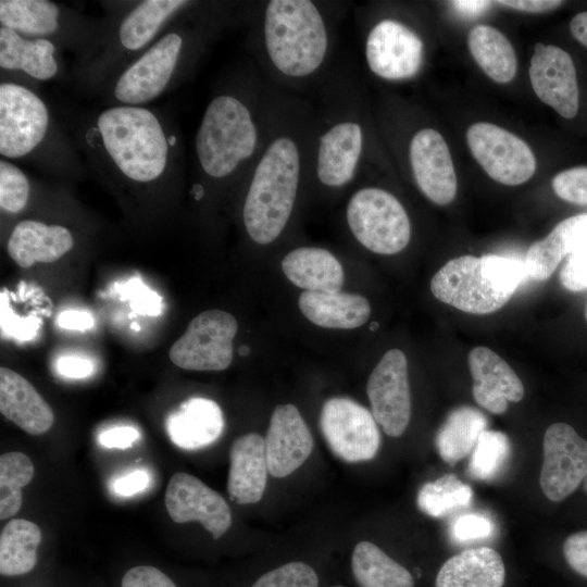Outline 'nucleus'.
I'll use <instances>...</instances> for the list:
<instances>
[{
  "label": "nucleus",
  "instance_id": "nucleus-6",
  "mask_svg": "<svg viewBox=\"0 0 587 587\" xmlns=\"http://www.w3.org/2000/svg\"><path fill=\"white\" fill-rule=\"evenodd\" d=\"M307 98L314 104L308 185L346 189L366 171L371 136L355 76L334 67Z\"/></svg>",
  "mask_w": 587,
  "mask_h": 587
},
{
  "label": "nucleus",
  "instance_id": "nucleus-36",
  "mask_svg": "<svg viewBox=\"0 0 587 587\" xmlns=\"http://www.w3.org/2000/svg\"><path fill=\"white\" fill-rule=\"evenodd\" d=\"M473 490L453 474H446L436 480L425 483L416 497L417 508L432 517H442L452 511L467 507Z\"/></svg>",
  "mask_w": 587,
  "mask_h": 587
},
{
  "label": "nucleus",
  "instance_id": "nucleus-42",
  "mask_svg": "<svg viewBox=\"0 0 587 587\" xmlns=\"http://www.w3.org/2000/svg\"><path fill=\"white\" fill-rule=\"evenodd\" d=\"M552 188L561 199L587 204V166H577L558 173L552 179Z\"/></svg>",
  "mask_w": 587,
  "mask_h": 587
},
{
  "label": "nucleus",
  "instance_id": "nucleus-48",
  "mask_svg": "<svg viewBox=\"0 0 587 587\" xmlns=\"http://www.w3.org/2000/svg\"><path fill=\"white\" fill-rule=\"evenodd\" d=\"M562 551L571 570L587 578V530L570 535L563 542Z\"/></svg>",
  "mask_w": 587,
  "mask_h": 587
},
{
  "label": "nucleus",
  "instance_id": "nucleus-12",
  "mask_svg": "<svg viewBox=\"0 0 587 587\" xmlns=\"http://www.w3.org/2000/svg\"><path fill=\"white\" fill-rule=\"evenodd\" d=\"M363 54L373 75L399 82L419 74L425 60V46L421 36L405 23L380 18L364 33Z\"/></svg>",
  "mask_w": 587,
  "mask_h": 587
},
{
  "label": "nucleus",
  "instance_id": "nucleus-28",
  "mask_svg": "<svg viewBox=\"0 0 587 587\" xmlns=\"http://www.w3.org/2000/svg\"><path fill=\"white\" fill-rule=\"evenodd\" d=\"M505 567L492 548L479 547L461 551L439 569L435 587H502Z\"/></svg>",
  "mask_w": 587,
  "mask_h": 587
},
{
  "label": "nucleus",
  "instance_id": "nucleus-47",
  "mask_svg": "<svg viewBox=\"0 0 587 587\" xmlns=\"http://www.w3.org/2000/svg\"><path fill=\"white\" fill-rule=\"evenodd\" d=\"M1 327L7 335L28 340L37 334L39 321L35 317H20L8 305L7 299L1 295Z\"/></svg>",
  "mask_w": 587,
  "mask_h": 587
},
{
  "label": "nucleus",
  "instance_id": "nucleus-25",
  "mask_svg": "<svg viewBox=\"0 0 587 587\" xmlns=\"http://www.w3.org/2000/svg\"><path fill=\"white\" fill-rule=\"evenodd\" d=\"M267 472L264 438L255 433L237 438L229 451V498L238 504L260 501L264 494Z\"/></svg>",
  "mask_w": 587,
  "mask_h": 587
},
{
  "label": "nucleus",
  "instance_id": "nucleus-27",
  "mask_svg": "<svg viewBox=\"0 0 587 587\" xmlns=\"http://www.w3.org/2000/svg\"><path fill=\"white\" fill-rule=\"evenodd\" d=\"M224 416L220 405L208 398L184 401L166 420L171 441L185 450L210 446L222 435Z\"/></svg>",
  "mask_w": 587,
  "mask_h": 587
},
{
  "label": "nucleus",
  "instance_id": "nucleus-14",
  "mask_svg": "<svg viewBox=\"0 0 587 587\" xmlns=\"http://www.w3.org/2000/svg\"><path fill=\"white\" fill-rule=\"evenodd\" d=\"M466 139L475 160L498 183L521 185L536 171V158L528 145L498 125L475 123L467 128Z\"/></svg>",
  "mask_w": 587,
  "mask_h": 587
},
{
  "label": "nucleus",
  "instance_id": "nucleus-35",
  "mask_svg": "<svg viewBox=\"0 0 587 587\" xmlns=\"http://www.w3.org/2000/svg\"><path fill=\"white\" fill-rule=\"evenodd\" d=\"M41 532L35 523L14 519L7 523L0 535V574L16 577L30 573L38 561L37 549Z\"/></svg>",
  "mask_w": 587,
  "mask_h": 587
},
{
  "label": "nucleus",
  "instance_id": "nucleus-46",
  "mask_svg": "<svg viewBox=\"0 0 587 587\" xmlns=\"http://www.w3.org/2000/svg\"><path fill=\"white\" fill-rule=\"evenodd\" d=\"M125 296L129 299L130 305L138 313L148 315H159L161 313V298L149 290L142 283L137 279H130L124 287Z\"/></svg>",
  "mask_w": 587,
  "mask_h": 587
},
{
  "label": "nucleus",
  "instance_id": "nucleus-7",
  "mask_svg": "<svg viewBox=\"0 0 587 587\" xmlns=\"http://www.w3.org/2000/svg\"><path fill=\"white\" fill-rule=\"evenodd\" d=\"M0 154L63 179H82L85 162L38 90L0 82Z\"/></svg>",
  "mask_w": 587,
  "mask_h": 587
},
{
  "label": "nucleus",
  "instance_id": "nucleus-34",
  "mask_svg": "<svg viewBox=\"0 0 587 587\" xmlns=\"http://www.w3.org/2000/svg\"><path fill=\"white\" fill-rule=\"evenodd\" d=\"M470 52L479 67L495 82H511L517 68V59L509 39L489 25H477L469 34Z\"/></svg>",
  "mask_w": 587,
  "mask_h": 587
},
{
  "label": "nucleus",
  "instance_id": "nucleus-54",
  "mask_svg": "<svg viewBox=\"0 0 587 587\" xmlns=\"http://www.w3.org/2000/svg\"><path fill=\"white\" fill-rule=\"evenodd\" d=\"M570 29L574 38L587 48V11L572 18Z\"/></svg>",
  "mask_w": 587,
  "mask_h": 587
},
{
  "label": "nucleus",
  "instance_id": "nucleus-29",
  "mask_svg": "<svg viewBox=\"0 0 587 587\" xmlns=\"http://www.w3.org/2000/svg\"><path fill=\"white\" fill-rule=\"evenodd\" d=\"M587 245V214L560 222L550 234L530 245L524 260L528 277L548 279L562 259Z\"/></svg>",
  "mask_w": 587,
  "mask_h": 587
},
{
  "label": "nucleus",
  "instance_id": "nucleus-45",
  "mask_svg": "<svg viewBox=\"0 0 587 587\" xmlns=\"http://www.w3.org/2000/svg\"><path fill=\"white\" fill-rule=\"evenodd\" d=\"M121 587H177L161 570L152 565H136L127 570Z\"/></svg>",
  "mask_w": 587,
  "mask_h": 587
},
{
  "label": "nucleus",
  "instance_id": "nucleus-20",
  "mask_svg": "<svg viewBox=\"0 0 587 587\" xmlns=\"http://www.w3.org/2000/svg\"><path fill=\"white\" fill-rule=\"evenodd\" d=\"M165 507L175 523L199 522L214 539L222 537L232 525V512L224 498L187 473L171 477Z\"/></svg>",
  "mask_w": 587,
  "mask_h": 587
},
{
  "label": "nucleus",
  "instance_id": "nucleus-53",
  "mask_svg": "<svg viewBox=\"0 0 587 587\" xmlns=\"http://www.w3.org/2000/svg\"><path fill=\"white\" fill-rule=\"evenodd\" d=\"M58 325L62 328L85 330L93 326L92 316L85 311L67 310L58 316Z\"/></svg>",
  "mask_w": 587,
  "mask_h": 587
},
{
  "label": "nucleus",
  "instance_id": "nucleus-5",
  "mask_svg": "<svg viewBox=\"0 0 587 587\" xmlns=\"http://www.w3.org/2000/svg\"><path fill=\"white\" fill-rule=\"evenodd\" d=\"M238 1H197L95 96L101 107H143L190 79L224 30L237 25Z\"/></svg>",
  "mask_w": 587,
  "mask_h": 587
},
{
  "label": "nucleus",
  "instance_id": "nucleus-51",
  "mask_svg": "<svg viewBox=\"0 0 587 587\" xmlns=\"http://www.w3.org/2000/svg\"><path fill=\"white\" fill-rule=\"evenodd\" d=\"M57 371L67 378H85L92 373L93 365L89 360L66 355L58 359Z\"/></svg>",
  "mask_w": 587,
  "mask_h": 587
},
{
  "label": "nucleus",
  "instance_id": "nucleus-58",
  "mask_svg": "<svg viewBox=\"0 0 587 587\" xmlns=\"http://www.w3.org/2000/svg\"><path fill=\"white\" fill-rule=\"evenodd\" d=\"M584 315H585V319L587 321V302H586V305H585Z\"/></svg>",
  "mask_w": 587,
  "mask_h": 587
},
{
  "label": "nucleus",
  "instance_id": "nucleus-19",
  "mask_svg": "<svg viewBox=\"0 0 587 587\" xmlns=\"http://www.w3.org/2000/svg\"><path fill=\"white\" fill-rule=\"evenodd\" d=\"M407 154L420 191L435 204H449L455 197L458 182L442 135L432 127L417 129L408 142Z\"/></svg>",
  "mask_w": 587,
  "mask_h": 587
},
{
  "label": "nucleus",
  "instance_id": "nucleus-13",
  "mask_svg": "<svg viewBox=\"0 0 587 587\" xmlns=\"http://www.w3.org/2000/svg\"><path fill=\"white\" fill-rule=\"evenodd\" d=\"M320 427L332 452L348 463L369 461L380 447V433L373 414L349 398L325 401Z\"/></svg>",
  "mask_w": 587,
  "mask_h": 587
},
{
  "label": "nucleus",
  "instance_id": "nucleus-50",
  "mask_svg": "<svg viewBox=\"0 0 587 587\" xmlns=\"http://www.w3.org/2000/svg\"><path fill=\"white\" fill-rule=\"evenodd\" d=\"M139 438V432L132 426H116L103 430L99 437V444L105 448L126 449Z\"/></svg>",
  "mask_w": 587,
  "mask_h": 587
},
{
  "label": "nucleus",
  "instance_id": "nucleus-44",
  "mask_svg": "<svg viewBox=\"0 0 587 587\" xmlns=\"http://www.w3.org/2000/svg\"><path fill=\"white\" fill-rule=\"evenodd\" d=\"M560 282L570 291H582L587 288V245L571 254L560 271Z\"/></svg>",
  "mask_w": 587,
  "mask_h": 587
},
{
  "label": "nucleus",
  "instance_id": "nucleus-2",
  "mask_svg": "<svg viewBox=\"0 0 587 587\" xmlns=\"http://www.w3.org/2000/svg\"><path fill=\"white\" fill-rule=\"evenodd\" d=\"M275 92L250 59L218 76L193 139L189 195L196 203L239 192L264 146Z\"/></svg>",
  "mask_w": 587,
  "mask_h": 587
},
{
  "label": "nucleus",
  "instance_id": "nucleus-22",
  "mask_svg": "<svg viewBox=\"0 0 587 587\" xmlns=\"http://www.w3.org/2000/svg\"><path fill=\"white\" fill-rule=\"evenodd\" d=\"M264 441L268 473L277 478L299 469L313 449L311 432L297 407L290 403L274 409Z\"/></svg>",
  "mask_w": 587,
  "mask_h": 587
},
{
  "label": "nucleus",
  "instance_id": "nucleus-52",
  "mask_svg": "<svg viewBox=\"0 0 587 587\" xmlns=\"http://www.w3.org/2000/svg\"><path fill=\"white\" fill-rule=\"evenodd\" d=\"M497 4L524 12L540 13L560 7L563 1L557 0H504L496 1Z\"/></svg>",
  "mask_w": 587,
  "mask_h": 587
},
{
  "label": "nucleus",
  "instance_id": "nucleus-4",
  "mask_svg": "<svg viewBox=\"0 0 587 587\" xmlns=\"http://www.w3.org/2000/svg\"><path fill=\"white\" fill-rule=\"evenodd\" d=\"M313 122L310 98L276 87L264 146L238 192L242 227L259 246L284 234L308 185Z\"/></svg>",
  "mask_w": 587,
  "mask_h": 587
},
{
  "label": "nucleus",
  "instance_id": "nucleus-23",
  "mask_svg": "<svg viewBox=\"0 0 587 587\" xmlns=\"http://www.w3.org/2000/svg\"><path fill=\"white\" fill-rule=\"evenodd\" d=\"M75 241L73 230L66 225L29 217L12 226L7 251L18 266L26 268L36 262L58 261L74 248Z\"/></svg>",
  "mask_w": 587,
  "mask_h": 587
},
{
  "label": "nucleus",
  "instance_id": "nucleus-39",
  "mask_svg": "<svg viewBox=\"0 0 587 587\" xmlns=\"http://www.w3.org/2000/svg\"><path fill=\"white\" fill-rule=\"evenodd\" d=\"M40 187L15 162L0 159V209L2 215H22Z\"/></svg>",
  "mask_w": 587,
  "mask_h": 587
},
{
  "label": "nucleus",
  "instance_id": "nucleus-1",
  "mask_svg": "<svg viewBox=\"0 0 587 587\" xmlns=\"http://www.w3.org/2000/svg\"><path fill=\"white\" fill-rule=\"evenodd\" d=\"M88 171L135 198L172 193L186 171L185 146L167 112L116 105L66 109L59 116Z\"/></svg>",
  "mask_w": 587,
  "mask_h": 587
},
{
  "label": "nucleus",
  "instance_id": "nucleus-33",
  "mask_svg": "<svg viewBox=\"0 0 587 587\" xmlns=\"http://www.w3.org/2000/svg\"><path fill=\"white\" fill-rule=\"evenodd\" d=\"M486 427L487 419L480 411L465 405L455 408L437 432L435 445L439 455L454 465L473 451Z\"/></svg>",
  "mask_w": 587,
  "mask_h": 587
},
{
  "label": "nucleus",
  "instance_id": "nucleus-59",
  "mask_svg": "<svg viewBox=\"0 0 587 587\" xmlns=\"http://www.w3.org/2000/svg\"><path fill=\"white\" fill-rule=\"evenodd\" d=\"M329 587H344L341 585H333V586H329Z\"/></svg>",
  "mask_w": 587,
  "mask_h": 587
},
{
  "label": "nucleus",
  "instance_id": "nucleus-43",
  "mask_svg": "<svg viewBox=\"0 0 587 587\" xmlns=\"http://www.w3.org/2000/svg\"><path fill=\"white\" fill-rule=\"evenodd\" d=\"M492 533V521L480 513L462 514L450 526V536L457 542L485 539L491 536Z\"/></svg>",
  "mask_w": 587,
  "mask_h": 587
},
{
  "label": "nucleus",
  "instance_id": "nucleus-18",
  "mask_svg": "<svg viewBox=\"0 0 587 587\" xmlns=\"http://www.w3.org/2000/svg\"><path fill=\"white\" fill-rule=\"evenodd\" d=\"M366 392L372 414L385 434L401 436L411 417L408 361L401 350L383 355L369 377Z\"/></svg>",
  "mask_w": 587,
  "mask_h": 587
},
{
  "label": "nucleus",
  "instance_id": "nucleus-26",
  "mask_svg": "<svg viewBox=\"0 0 587 587\" xmlns=\"http://www.w3.org/2000/svg\"><path fill=\"white\" fill-rule=\"evenodd\" d=\"M0 411L30 435L47 433L54 421L50 405L22 375L8 367L0 369Z\"/></svg>",
  "mask_w": 587,
  "mask_h": 587
},
{
  "label": "nucleus",
  "instance_id": "nucleus-31",
  "mask_svg": "<svg viewBox=\"0 0 587 587\" xmlns=\"http://www.w3.org/2000/svg\"><path fill=\"white\" fill-rule=\"evenodd\" d=\"M298 305L310 322L325 328H358L371 315L367 299L349 292L303 291L299 296Z\"/></svg>",
  "mask_w": 587,
  "mask_h": 587
},
{
  "label": "nucleus",
  "instance_id": "nucleus-16",
  "mask_svg": "<svg viewBox=\"0 0 587 587\" xmlns=\"http://www.w3.org/2000/svg\"><path fill=\"white\" fill-rule=\"evenodd\" d=\"M64 51L55 43L0 26V82L39 90V85L66 76Z\"/></svg>",
  "mask_w": 587,
  "mask_h": 587
},
{
  "label": "nucleus",
  "instance_id": "nucleus-41",
  "mask_svg": "<svg viewBox=\"0 0 587 587\" xmlns=\"http://www.w3.org/2000/svg\"><path fill=\"white\" fill-rule=\"evenodd\" d=\"M316 571L301 561L279 565L262 574L250 587H319Z\"/></svg>",
  "mask_w": 587,
  "mask_h": 587
},
{
  "label": "nucleus",
  "instance_id": "nucleus-38",
  "mask_svg": "<svg viewBox=\"0 0 587 587\" xmlns=\"http://www.w3.org/2000/svg\"><path fill=\"white\" fill-rule=\"evenodd\" d=\"M511 454L508 436L499 430H484L471 452L467 473L474 479H494L504 467Z\"/></svg>",
  "mask_w": 587,
  "mask_h": 587
},
{
  "label": "nucleus",
  "instance_id": "nucleus-24",
  "mask_svg": "<svg viewBox=\"0 0 587 587\" xmlns=\"http://www.w3.org/2000/svg\"><path fill=\"white\" fill-rule=\"evenodd\" d=\"M474 400L494 414L508 410V402L524 397V386L511 366L491 349L478 346L469 353Z\"/></svg>",
  "mask_w": 587,
  "mask_h": 587
},
{
  "label": "nucleus",
  "instance_id": "nucleus-32",
  "mask_svg": "<svg viewBox=\"0 0 587 587\" xmlns=\"http://www.w3.org/2000/svg\"><path fill=\"white\" fill-rule=\"evenodd\" d=\"M351 572L359 587H415L408 569L365 540L357 544L352 551Z\"/></svg>",
  "mask_w": 587,
  "mask_h": 587
},
{
  "label": "nucleus",
  "instance_id": "nucleus-21",
  "mask_svg": "<svg viewBox=\"0 0 587 587\" xmlns=\"http://www.w3.org/2000/svg\"><path fill=\"white\" fill-rule=\"evenodd\" d=\"M536 96L561 116L573 118L579 107L576 71L571 55L560 47L537 42L529 64Z\"/></svg>",
  "mask_w": 587,
  "mask_h": 587
},
{
  "label": "nucleus",
  "instance_id": "nucleus-10",
  "mask_svg": "<svg viewBox=\"0 0 587 587\" xmlns=\"http://www.w3.org/2000/svg\"><path fill=\"white\" fill-rule=\"evenodd\" d=\"M345 216L352 236L371 252L396 254L410 242L408 212L395 195L382 187L367 185L354 189Z\"/></svg>",
  "mask_w": 587,
  "mask_h": 587
},
{
  "label": "nucleus",
  "instance_id": "nucleus-55",
  "mask_svg": "<svg viewBox=\"0 0 587 587\" xmlns=\"http://www.w3.org/2000/svg\"><path fill=\"white\" fill-rule=\"evenodd\" d=\"M488 1H452L451 4L465 14H476L486 9Z\"/></svg>",
  "mask_w": 587,
  "mask_h": 587
},
{
  "label": "nucleus",
  "instance_id": "nucleus-37",
  "mask_svg": "<svg viewBox=\"0 0 587 587\" xmlns=\"http://www.w3.org/2000/svg\"><path fill=\"white\" fill-rule=\"evenodd\" d=\"M32 460L22 452L11 451L0 457V519L15 515L21 509L22 489L34 477Z\"/></svg>",
  "mask_w": 587,
  "mask_h": 587
},
{
  "label": "nucleus",
  "instance_id": "nucleus-57",
  "mask_svg": "<svg viewBox=\"0 0 587 587\" xmlns=\"http://www.w3.org/2000/svg\"><path fill=\"white\" fill-rule=\"evenodd\" d=\"M584 488H585V491L587 492V476H586V478L584 479Z\"/></svg>",
  "mask_w": 587,
  "mask_h": 587
},
{
  "label": "nucleus",
  "instance_id": "nucleus-8",
  "mask_svg": "<svg viewBox=\"0 0 587 587\" xmlns=\"http://www.w3.org/2000/svg\"><path fill=\"white\" fill-rule=\"evenodd\" d=\"M195 0L101 1L107 30L92 53L73 63L68 77L93 97L110 79L141 54Z\"/></svg>",
  "mask_w": 587,
  "mask_h": 587
},
{
  "label": "nucleus",
  "instance_id": "nucleus-56",
  "mask_svg": "<svg viewBox=\"0 0 587 587\" xmlns=\"http://www.w3.org/2000/svg\"><path fill=\"white\" fill-rule=\"evenodd\" d=\"M378 326H379L378 323L374 322V323L371 324L370 328H371V330H376Z\"/></svg>",
  "mask_w": 587,
  "mask_h": 587
},
{
  "label": "nucleus",
  "instance_id": "nucleus-15",
  "mask_svg": "<svg viewBox=\"0 0 587 587\" xmlns=\"http://www.w3.org/2000/svg\"><path fill=\"white\" fill-rule=\"evenodd\" d=\"M430 291L439 301L472 314L498 311L511 298L490 283L482 259L470 254L449 260L436 272L430 280Z\"/></svg>",
  "mask_w": 587,
  "mask_h": 587
},
{
  "label": "nucleus",
  "instance_id": "nucleus-49",
  "mask_svg": "<svg viewBox=\"0 0 587 587\" xmlns=\"http://www.w3.org/2000/svg\"><path fill=\"white\" fill-rule=\"evenodd\" d=\"M151 482L148 471L138 469L114 478L111 490L120 497H130L145 490Z\"/></svg>",
  "mask_w": 587,
  "mask_h": 587
},
{
  "label": "nucleus",
  "instance_id": "nucleus-40",
  "mask_svg": "<svg viewBox=\"0 0 587 587\" xmlns=\"http://www.w3.org/2000/svg\"><path fill=\"white\" fill-rule=\"evenodd\" d=\"M480 259L485 275L504 295L512 297L519 285L528 277L524 261L519 259L498 254H486Z\"/></svg>",
  "mask_w": 587,
  "mask_h": 587
},
{
  "label": "nucleus",
  "instance_id": "nucleus-30",
  "mask_svg": "<svg viewBox=\"0 0 587 587\" xmlns=\"http://www.w3.org/2000/svg\"><path fill=\"white\" fill-rule=\"evenodd\" d=\"M286 277L305 291L337 292L345 274L339 260L327 249L298 247L282 260Z\"/></svg>",
  "mask_w": 587,
  "mask_h": 587
},
{
  "label": "nucleus",
  "instance_id": "nucleus-17",
  "mask_svg": "<svg viewBox=\"0 0 587 587\" xmlns=\"http://www.w3.org/2000/svg\"><path fill=\"white\" fill-rule=\"evenodd\" d=\"M539 484L551 501L572 495L587 476V440L566 423H553L544 435Z\"/></svg>",
  "mask_w": 587,
  "mask_h": 587
},
{
  "label": "nucleus",
  "instance_id": "nucleus-3",
  "mask_svg": "<svg viewBox=\"0 0 587 587\" xmlns=\"http://www.w3.org/2000/svg\"><path fill=\"white\" fill-rule=\"evenodd\" d=\"M348 4L323 0L239 2L246 46L271 85L310 97L333 71L339 24Z\"/></svg>",
  "mask_w": 587,
  "mask_h": 587
},
{
  "label": "nucleus",
  "instance_id": "nucleus-9",
  "mask_svg": "<svg viewBox=\"0 0 587 587\" xmlns=\"http://www.w3.org/2000/svg\"><path fill=\"white\" fill-rule=\"evenodd\" d=\"M0 26L42 38L83 62L105 34L107 21L50 0H1Z\"/></svg>",
  "mask_w": 587,
  "mask_h": 587
},
{
  "label": "nucleus",
  "instance_id": "nucleus-11",
  "mask_svg": "<svg viewBox=\"0 0 587 587\" xmlns=\"http://www.w3.org/2000/svg\"><path fill=\"white\" fill-rule=\"evenodd\" d=\"M236 319L218 309L195 316L185 333L172 345L170 359L188 371H223L233 361Z\"/></svg>",
  "mask_w": 587,
  "mask_h": 587
}]
</instances>
